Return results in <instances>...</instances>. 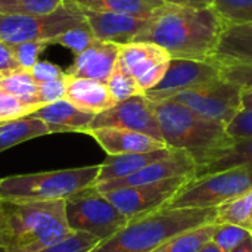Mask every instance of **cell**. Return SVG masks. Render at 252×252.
Returning a JSON list of instances; mask_svg holds the SVG:
<instances>
[{"label":"cell","mask_w":252,"mask_h":252,"mask_svg":"<svg viewBox=\"0 0 252 252\" xmlns=\"http://www.w3.org/2000/svg\"><path fill=\"white\" fill-rule=\"evenodd\" d=\"M227 24L211 6L164 4L136 41L155 43L171 58L214 61Z\"/></svg>","instance_id":"obj_1"},{"label":"cell","mask_w":252,"mask_h":252,"mask_svg":"<svg viewBox=\"0 0 252 252\" xmlns=\"http://www.w3.org/2000/svg\"><path fill=\"white\" fill-rule=\"evenodd\" d=\"M71 233L65 201L0 198V247L4 252H38Z\"/></svg>","instance_id":"obj_2"},{"label":"cell","mask_w":252,"mask_h":252,"mask_svg":"<svg viewBox=\"0 0 252 252\" xmlns=\"http://www.w3.org/2000/svg\"><path fill=\"white\" fill-rule=\"evenodd\" d=\"M217 208H159L127 224L92 252H152L186 230L214 223Z\"/></svg>","instance_id":"obj_3"},{"label":"cell","mask_w":252,"mask_h":252,"mask_svg":"<svg viewBox=\"0 0 252 252\" xmlns=\"http://www.w3.org/2000/svg\"><path fill=\"white\" fill-rule=\"evenodd\" d=\"M151 103L164 143L171 149L189 152L198 165L233 140L224 126L202 118L180 102L167 99Z\"/></svg>","instance_id":"obj_4"},{"label":"cell","mask_w":252,"mask_h":252,"mask_svg":"<svg viewBox=\"0 0 252 252\" xmlns=\"http://www.w3.org/2000/svg\"><path fill=\"white\" fill-rule=\"evenodd\" d=\"M100 165L18 174L0 179V198L16 201H65L96 185Z\"/></svg>","instance_id":"obj_5"},{"label":"cell","mask_w":252,"mask_h":252,"mask_svg":"<svg viewBox=\"0 0 252 252\" xmlns=\"http://www.w3.org/2000/svg\"><path fill=\"white\" fill-rule=\"evenodd\" d=\"M252 189V168L238 167L189 179L167 208H217ZM164 207V208H165Z\"/></svg>","instance_id":"obj_6"},{"label":"cell","mask_w":252,"mask_h":252,"mask_svg":"<svg viewBox=\"0 0 252 252\" xmlns=\"http://www.w3.org/2000/svg\"><path fill=\"white\" fill-rule=\"evenodd\" d=\"M83 9L72 0L44 15H4L0 13V38L9 44L22 41H50L62 32L86 25Z\"/></svg>","instance_id":"obj_7"},{"label":"cell","mask_w":252,"mask_h":252,"mask_svg":"<svg viewBox=\"0 0 252 252\" xmlns=\"http://www.w3.org/2000/svg\"><path fill=\"white\" fill-rule=\"evenodd\" d=\"M65 214L72 232H86L100 242L120 232L127 219L94 186L65 199Z\"/></svg>","instance_id":"obj_8"},{"label":"cell","mask_w":252,"mask_h":252,"mask_svg":"<svg viewBox=\"0 0 252 252\" xmlns=\"http://www.w3.org/2000/svg\"><path fill=\"white\" fill-rule=\"evenodd\" d=\"M171 99L183 103L202 118L224 127L244 109V90L223 78L188 89Z\"/></svg>","instance_id":"obj_9"},{"label":"cell","mask_w":252,"mask_h":252,"mask_svg":"<svg viewBox=\"0 0 252 252\" xmlns=\"http://www.w3.org/2000/svg\"><path fill=\"white\" fill-rule=\"evenodd\" d=\"M189 179L192 177L180 176L157 183L121 188L106 192L103 195L117 207V210L127 220H131L139 216H145L159 208H164Z\"/></svg>","instance_id":"obj_10"},{"label":"cell","mask_w":252,"mask_h":252,"mask_svg":"<svg viewBox=\"0 0 252 252\" xmlns=\"http://www.w3.org/2000/svg\"><path fill=\"white\" fill-rule=\"evenodd\" d=\"M216 78H220V63L217 61L171 58L164 78L143 94L149 102H161Z\"/></svg>","instance_id":"obj_11"},{"label":"cell","mask_w":252,"mask_h":252,"mask_svg":"<svg viewBox=\"0 0 252 252\" xmlns=\"http://www.w3.org/2000/svg\"><path fill=\"white\" fill-rule=\"evenodd\" d=\"M105 127L139 131L159 142H164L157 115L154 112V106L145 94L133 96L130 99L117 102L109 109L96 114L87 130Z\"/></svg>","instance_id":"obj_12"},{"label":"cell","mask_w":252,"mask_h":252,"mask_svg":"<svg viewBox=\"0 0 252 252\" xmlns=\"http://www.w3.org/2000/svg\"><path fill=\"white\" fill-rule=\"evenodd\" d=\"M170 62L171 55L155 43L134 41L120 46L118 63L133 75L143 93L164 78Z\"/></svg>","instance_id":"obj_13"},{"label":"cell","mask_w":252,"mask_h":252,"mask_svg":"<svg viewBox=\"0 0 252 252\" xmlns=\"http://www.w3.org/2000/svg\"><path fill=\"white\" fill-rule=\"evenodd\" d=\"M196 168H198V164L189 152L183 149H174V152L168 155L167 158L155 161L130 176L111 180L106 183L94 185V188L100 193H106V192L121 189V188L149 185V183H157V182H162V180H168V179L180 177V176L193 177Z\"/></svg>","instance_id":"obj_14"},{"label":"cell","mask_w":252,"mask_h":252,"mask_svg":"<svg viewBox=\"0 0 252 252\" xmlns=\"http://www.w3.org/2000/svg\"><path fill=\"white\" fill-rule=\"evenodd\" d=\"M83 12L96 38L120 46L134 43L154 18L112 12H94L87 9H83Z\"/></svg>","instance_id":"obj_15"},{"label":"cell","mask_w":252,"mask_h":252,"mask_svg":"<svg viewBox=\"0 0 252 252\" xmlns=\"http://www.w3.org/2000/svg\"><path fill=\"white\" fill-rule=\"evenodd\" d=\"M120 56V44L96 38L84 52L75 56L74 63L65 69L71 77L90 78L106 83Z\"/></svg>","instance_id":"obj_16"},{"label":"cell","mask_w":252,"mask_h":252,"mask_svg":"<svg viewBox=\"0 0 252 252\" xmlns=\"http://www.w3.org/2000/svg\"><path fill=\"white\" fill-rule=\"evenodd\" d=\"M86 134L92 136L108 155L143 154L168 148L164 142H159L145 133L123 128H93L87 130Z\"/></svg>","instance_id":"obj_17"},{"label":"cell","mask_w":252,"mask_h":252,"mask_svg":"<svg viewBox=\"0 0 252 252\" xmlns=\"http://www.w3.org/2000/svg\"><path fill=\"white\" fill-rule=\"evenodd\" d=\"M47 123L53 133H86L94 114L86 112L68 99L47 103L30 114Z\"/></svg>","instance_id":"obj_18"},{"label":"cell","mask_w":252,"mask_h":252,"mask_svg":"<svg viewBox=\"0 0 252 252\" xmlns=\"http://www.w3.org/2000/svg\"><path fill=\"white\" fill-rule=\"evenodd\" d=\"M65 99L72 102L80 109L94 115L109 109L117 103L106 83L71 75L66 77Z\"/></svg>","instance_id":"obj_19"},{"label":"cell","mask_w":252,"mask_h":252,"mask_svg":"<svg viewBox=\"0 0 252 252\" xmlns=\"http://www.w3.org/2000/svg\"><path fill=\"white\" fill-rule=\"evenodd\" d=\"M238 167L252 168V137L233 139L227 146L213 152L202 164L198 165L193 177H202Z\"/></svg>","instance_id":"obj_20"},{"label":"cell","mask_w":252,"mask_h":252,"mask_svg":"<svg viewBox=\"0 0 252 252\" xmlns=\"http://www.w3.org/2000/svg\"><path fill=\"white\" fill-rule=\"evenodd\" d=\"M173 152H174V149L164 148V149H158V151H152V152H143V154L108 155V158L100 164V170L97 174L96 185L130 176V174L142 170L143 167H146L155 161L167 158Z\"/></svg>","instance_id":"obj_21"},{"label":"cell","mask_w":252,"mask_h":252,"mask_svg":"<svg viewBox=\"0 0 252 252\" xmlns=\"http://www.w3.org/2000/svg\"><path fill=\"white\" fill-rule=\"evenodd\" d=\"M214 61H252V24L227 25L220 44L217 47Z\"/></svg>","instance_id":"obj_22"},{"label":"cell","mask_w":252,"mask_h":252,"mask_svg":"<svg viewBox=\"0 0 252 252\" xmlns=\"http://www.w3.org/2000/svg\"><path fill=\"white\" fill-rule=\"evenodd\" d=\"M52 133L53 131L47 123L31 115L0 123V152L13 148L22 142Z\"/></svg>","instance_id":"obj_23"},{"label":"cell","mask_w":252,"mask_h":252,"mask_svg":"<svg viewBox=\"0 0 252 252\" xmlns=\"http://www.w3.org/2000/svg\"><path fill=\"white\" fill-rule=\"evenodd\" d=\"M80 7L94 12H112L136 16H155L167 3L162 0H72Z\"/></svg>","instance_id":"obj_24"},{"label":"cell","mask_w":252,"mask_h":252,"mask_svg":"<svg viewBox=\"0 0 252 252\" xmlns=\"http://www.w3.org/2000/svg\"><path fill=\"white\" fill-rule=\"evenodd\" d=\"M0 89L37 109L43 106L38 102V83L27 69H18L12 74L0 77Z\"/></svg>","instance_id":"obj_25"},{"label":"cell","mask_w":252,"mask_h":252,"mask_svg":"<svg viewBox=\"0 0 252 252\" xmlns=\"http://www.w3.org/2000/svg\"><path fill=\"white\" fill-rule=\"evenodd\" d=\"M216 229V223H208L190 230H186L180 235H176L164 245L152 252H199L211 239Z\"/></svg>","instance_id":"obj_26"},{"label":"cell","mask_w":252,"mask_h":252,"mask_svg":"<svg viewBox=\"0 0 252 252\" xmlns=\"http://www.w3.org/2000/svg\"><path fill=\"white\" fill-rule=\"evenodd\" d=\"M241 226L252 233V189L241 196L217 207L216 221Z\"/></svg>","instance_id":"obj_27"},{"label":"cell","mask_w":252,"mask_h":252,"mask_svg":"<svg viewBox=\"0 0 252 252\" xmlns=\"http://www.w3.org/2000/svg\"><path fill=\"white\" fill-rule=\"evenodd\" d=\"M66 0H0L4 15H44L61 7Z\"/></svg>","instance_id":"obj_28"},{"label":"cell","mask_w":252,"mask_h":252,"mask_svg":"<svg viewBox=\"0 0 252 252\" xmlns=\"http://www.w3.org/2000/svg\"><path fill=\"white\" fill-rule=\"evenodd\" d=\"M106 86H108L115 102H121V100L130 99L133 96L143 94V90L140 89L137 81L133 78V75L126 68H123L118 62H117V66L114 68L112 74L109 75Z\"/></svg>","instance_id":"obj_29"},{"label":"cell","mask_w":252,"mask_h":252,"mask_svg":"<svg viewBox=\"0 0 252 252\" xmlns=\"http://www.w3.org/2000/svg\"><path fill=\"white\" fill-rule=\"evenodd\" d=\"M227 25L252 24V0H213Z\"/></svg>","instance_id":"obj_30"},{"label":"cell","mask_w":252,"mask_h":252,"mask_svg":"<svg viewBox=\"0 0 252 252\" xmlns=\"http://www.w3.org/2000/svg\"><path fill=\"white\" fill-rule=\"evenodd\" d=\"M94 40H96V37H94L90 25L86 24L81 27L71 28V30L62 32L61 35L55 37L52 40V44H61V46L72 50V53L77 56L81 52H84Z\"/></svg>","instance_id":"obj_31"},{"label":"cell","mask_w":252,"mask_h":252,"mask_svg":"<svg viewBox=\"0 0 252 252\" xmlns=\"http://www.w3.org/2000/svg\"><path fill=\"white\" fill-rule=\"evenodd\" d=\"M250 235L251 232L241 226L230 224V223H220V224L216 223V229L211 241L221 250V252H232Z\"/></svg>","instance_id":"obj_32"},{"label":"cell","mask_w":252,"mask_h":252,"mask_svg":"<svg viewBox=\"0 0 252 252\" xmlns=\"http://www.w3.org/2000/svg\"><path fill=\"white\" fill-rule=\"evenodd\" d=\"M220 63V78L236 84L244 92L252 90V61H232L219 62Z\"/></svg>","instance_id":"obj_33"},{"label":"cell","mask_w":252,"mask_h":252,"mask_svg":"<svg viewBox=\"0 0 252 252\" xmlns=\"http://www.w3.org/2000/svg\"><path fill=\"white\" fill-rule=\"evenodd\" d=\"M99 244L100 241L90 233L72 232L61 242L50 245L38 252H92Z\"/></svg>","instance_id":"obj_34"},{"label":"cell","mask_w":252,"mask_h":252,"mask_svg":"<svg viewBox=\"0 0 252 252\" xmlns=\"http://www.w3.org/2000/svg\"><path fill=\"white\" fill-rule=\"evenodd\" d=\"M50 41L41 40V41H22L18 44H13V52H15V58L19 63V66L22 69L30 71L37 62L40 55L50 46Z\"/></svg>","instance_id":"obj_35"},{"label":"cell","mask_w":252,"mask_h":252,"mask_svg":"<svg viewBox=\"0 0 252 252\" xmlns=\"http://www.w3.org/2000/svg\"><path fill=\"white\" fill-rule=\"evenodd\" d=\"M35 109L37 108L21 102L18 97H15L9 92L0 89V123L27 117L31 112H34Z\"/></svg>","instance_id":"obj_36"},{"label":"cell","mask_w":252,"mask_h":252,"mask_svg":"<svg viewBox=\"0 0 252 252\" xmlns=\"http://www.w3.org/2000/svg\"><path fill=\"white\" fill-rule=\"evenodd\" d=\"M66 77L46 81V83H38V102L41 105L53 103L56 100L65 99V89H66Z\"/></svg>","instance_id":"obj_37"},{"label":"cell","mask_w":252,"mask_h":252,"mask_svg":"<svg viewBox=\"0 0 252 252\" xmlns=\"http://www.w3.org/2000/svg\"><path fill=\"white\" fill-rule=\"evenodd\" d=\"M229 136L233 139L238 137H252V108L242 109L233 121L226 127Z\"/></svg>","instance_id":"obj_38"},{"label":"cell","mask_w":252,"mask_h":252,"mask_svg":"<svg viewBox=\"0 0 252 252\" xmlns=\"http://www.w3.org/2000/svg\"><path fill=\"white\" fill-rule=\"evenodd\" d=\"M30 72L35 78L37 83H46L52 80H58L66 75V71H63L59 65H55L49 61H38Z\"/></svg>","instance_id":"obj_39"},{"label":"cell","mask_w":252,"mask_h":252,"mask_svg":"<svg viewBox=\"0 0 252 252\" xmlns=\"http://www.w3.org/2000/svg\"><path fill=\"white\" fill-rule=\"evenodd\" d=\"M22 69L15 58L13 46L0 38V77Z\"/></svg>","instance_id":"obj_40"},{"label":"cell","mask_w":252,"mask_h":252,"mask_svg":"<svg viewBox=\"0 0 252 252\" xmlns=\"http://www.w3.org/2000/svg\"><path fill=\"white\" fill-rule=\"evenodd\" d=\"M168 4H177V6H195V7H205L211 6L213 0H162Z\"/></svg>","instance_id":"obj_41"},{"label":"cell","mask_w":252,"mask_h":252,"mask_svg":"<svg viewBox=\"0 0 252 252\" xmlns=\"http://www.w3.org/2000/svg\"><path fill=\"white\" fill-rule=\"evenodd\" d=\"M232 252H252V233Z\"/></svg>","instance_id":"obj_42"},{"label":"cell","mask_w":252,"mask_h":252,"mask_svg":"<svg viewBox=\"0 0 252 252\" xmlns=\"http://www.w3.org/2000/svg\"><path fill=\"white\" fill-rule=\"evenodd\" d=\"M244 108L245 109L252 108V90H245L244 92Z\"/></svg>","instance_id":"obj_43"},{"label":"cell","mask_w":252,"mask_h":252,"mask_svg":"<svg viewBox=\"0 0 252 252\" xmlns=\"http://www.w3.org/2000/svg\"><path fill=\"white\" fill-rule=\"evenodd\" d=\"M199 252H221V250H220V248H219L213 241H210L205 247H202V248H201V251Z\"/></svg>","instance_id":"obj_44"},{"label":"cell","mask_w":252,"mask_h":252,"mask_svg":"<svg viewBox=\"0 0 252 252\" xmlns=\"http://www.w3.org/2000/svg\"><path fill=\"white\" fill-rule=\"evenodd\" d=\"M0 252H4V250H3V248H1V247H0Z\"/></svg>","instance_id":"obj_45"}]
</instances>
